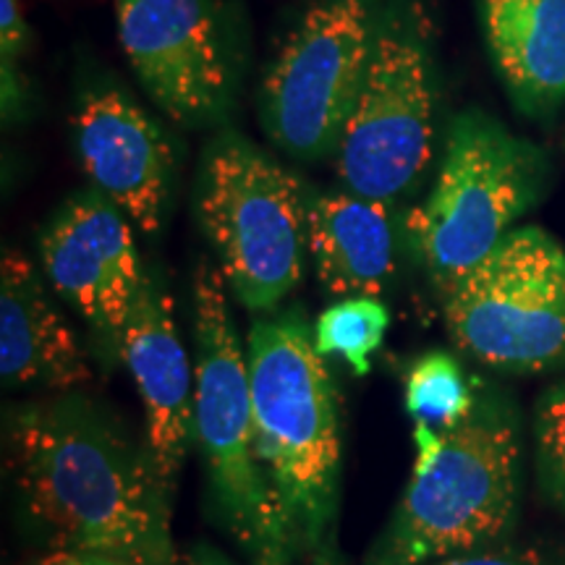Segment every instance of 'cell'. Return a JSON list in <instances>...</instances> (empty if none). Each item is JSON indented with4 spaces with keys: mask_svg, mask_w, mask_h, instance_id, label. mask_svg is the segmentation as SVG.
<instances>
[{
    "mask_svg": "<svg viewBox=\"0 0 565 565\" xmlns=\"http://www.w3.org/2000/svg\"><path fill=\"white\" fill-rule=\"evenodd\" d=\"M13 471L32 519L89 565H175L168 487L147 448L84 395L13 419Z\"/></svg>",
    "mask_w": 565,
    "mask_h": 565,
    "instance_id": "1",
    "label": "cell"
},
{
    "mask_svg": "<svg viewBox=\"0 0 565 565\" xmlns=\"http://www.w3.org/2000/svg\"><path fill=\"white\" fill-rule=\"evenodd\" d=\"M254 450L288 542L320 550L335 513L341 429L335 385L296 315L257 320L246 338Z\"/></svg>",
    "mask_w": 565,
    "mask_h": 565,
    "instance_id": "2",
    "label": "cell"
},
{
    "mask_svg": "<svg viewBox=\"0 0 565 565\" xmlns=\"http://www.w3.org/2000/svg\"><path fill=\"white\" fill-rule=\"evenodd\" d=\"M194 437L212 500L249 553L278 565L291 542L254 450L249 359L231 320L228 282L207 263L194 273Z\"/></svg>",
    "mask_w": 565,
    "mask_h": 565,
    "instance_id": "3",
    "label": "cell"
},
{
    "mask_svg": "<svg viewBox=\"0 0 565 565\" xmlns=\"http://www.w3.org/2000/svg\"><path fill=\"white\" fill-rule=\"evenodd\" d=\"M547 158L490 113L448 124L433 192L406 221L412 244L440 286L487 257L545 186Z\"/></svg>",
    "mask_w": 565,
    "mask_h": 565,
    "instance_id": "4",
    "label": "cell"
},
{
    "mask_svg": "<svg viewBox=\"0 0 565 565\" xmlns=\"http://www.w3.org/2000/svg\"><path fill=\"white\" fill-rule=\"evenodd\" d=\"M196 212L244 309L273 312L299 286L309 252L307 189L257 145L233 131L210 141Z\"/></svg>",
    "mask_w": 565,
    "mask_h": 565,
    "instance_id": "5",
    "label": "cell"
},
{
    "mask_svg": "<svg viewBox=\"0 0 565 565\" xmlns=\"http://www.w3.org/2000/svg\"><path fill=\"white\" fill-rule=\"evenodd\" d=\"M414 440V475L387 536L391 563L424 565L498 540L515 508L511 424L471 416L448 433L416 424Z\"/></svg>",
    "mask_w": 565,
    "mask_h": 565,
    "instance_id": "6",
    "label": "cell"
},
{
    "mask_svg": "<svg viewBox=\"0 0 565 565\" xmlns=\"http://www.w3.org/2000/svg\"><path fill=\"white\" fill-rule=\"evenodd\" d=\"M435 110L427 17L401 0L380 11L370 71L338 145L345 192L385 204L414 192L435 158Z\"/></svg>",
    "mask_w": 565,
    "mask_h": 565,
    "instance_id": "7",
    "label": "cell"
},
{
    "mask_svg": "<svg viewBox=\"0 0 565 565\" xmlns=\"http://www.w3.org/2000/svg\"><path fill=\"white\" fill-rule=\"evenodd\" d=\"M454 343L498 370L534 372L565 359V246L513 228L487 257L443 286Z\"/></svg>",
    "mask_w": 565,
    "mask_h": 565,
    "instance_id": "8",
    "label": "cell"
},
{
    "mask_svg": "<svg viewBox=\"0 0 565 565\" xmlns=\"http://www.w3.org/2000/svg\"><path fill=\"white\" fill-rule=\"evenodd\" d=\"M377 0H312L259 87V118L296 160L338 152L377 40Z\"/></svg>",
    "mask_w": 565,
    "mask_h": 565,
    "instance_id": "9",
    "label": "cell"
},
{
    "mask_svg": "<svg viewBox=\"0 0 565 565\" xmlns=\"http://www.w3.org/2000/svg\"><path fill=\"white\" fill-rule=\"evenodd\" d=\"M118 40L158 110L183 129L221 124L236 95V51L217 0H113Z\"/></svg>",
    "mask_w": 565,
    "mask_h": 565,
    "instance_id": "10",
    "label": "cell"
},
{
    "mask_svg": "<svg viewBox=\"0 0 565 565\" xmlns=\"http://www.w3.org/2000/svg\"><path fill=\"white\" fill-rule=\"evenodd\" d=\"M131 225L92 189L63 202L40 233L42 270L55 294L116 343L147 275Z\"/></svg>",
    "mask_w": 565,
    "mask_h": 565,
    "instance_id": "11",
    "label": "cell"
},
{
    "mask_svg": "<svg viewBox=\"0 0 565 565\" xmlns=\"http://www.w3.org/2000/svg\"><path fill=\"white\" fill-rule=\"evenodd\" d=\"M71 134L92 189L137 228L160 231L175 179V150L166 129L124 89L103 84L79 97Z\"/></svg>",
    "mask_w": 565,
    "mask_h": 565,
    "instance_id": "12",
    "label": "cell"
},
{
    "mask_svg": "<svg viewBox=\"0 0 565 565\" xmlns=\"http://www.w3.org/2000/svg\"><path fill=\"white\" fill-rule=\"evenodd\" d=\"M118 351L145 406L147 450L162 482L171 487L194 433V370L175 330L173 299L152 275L141 280Z\"/></svg>",
    "mask_w": 565,
    "mask_h": 565,
    "instance_id": "13",
    "label": "cell"
},
{
    "mask_svg": "<svg viewBox=\"0 0 565 565\" xmlns=\"http://www.w3.org/2000/svg\"><path fill=\"white\" fill-rule=\"evenodd\" d=\"M0 374L11 387L74 391L92 377L74 330L53 307L40 273L21 252L0 265Z\"/></svg>",
    "mask_w": 565,
    "mask_h": 565,
    "instance_id": "14",
    "label": "cell"
},
{
    "mask_svg": "<svg viewBox=\"0 0 565 565\" xmlns=\"http://www.w3.org/2000/svg\"><path fill=\"white\" fill-rule=\"evenodd\" d=\"M479 21L515 108L553 116L565 103V0H479Z\"/></svg>",
    "mask_w": 565,
    "mask_h": 565,
    "instance_id": "15",
    "label": "cell"
},
{
    "mask_svg": "<svg viewBox=\"0 0 565 565\" xmlns=\"http://www.w3.org/2000/svg\"><path fill=\"white\" fill-rule=\"evenodd\" d=\"M309 254L330 294L380 296L395 273L398 238L391 204L353 192L309 196Z\"/></svg>",
    "mask_w": 565,
    "mask_h": 565,
    "instance_id": "16",
    "label": "cell"
},
{
    "mask_svg": "<svg viewBox=\"0 0 565 565\" xmlns=\"http://www.w3.org/2000/svg\"><path fill=\"white\" fill-rule=\"evenodd\" d=\"M406 412L416 424L448 433L471 419L475 393L461 364L450 353L429 351L408 366L406 372Z\"/></svg>",
    "mask_w": 565,
    "mask_h": 565,
    "instance_id": "17",
    "label": "cell"
},
{
    "mask_svg": "<svg viewBox=\"0 0 565 565\" xmlns=\"http://www.w3.org/2000/svg\"><path fill=\"white\" fill-rule=\"evenodd\" d=\"M391 312L370 296H353L328 307L317 317L315 349L320 356H341L356 377L372 370V353L385 341Z\"/></svg>",
    "mask_w": 565,
    "mask_h": 565,
    "instance_id": "18",
    "label": "cell"
},
{
    "mask_svg": "<svg viewBox=\"0 0 565 565\" xmlns=\"http://www.w3.org/2000/svg\"><path fill=\"white\" fill-rule=\"evenodd\" d=\"M540 440L557 492L565 498V393L550 395L545 408H542Z\"/></svg>",
    "mask_w": 565,
    "mask_h": 565,
    "instance_id": "19",
    "label": "cell"
},
{
    "mask_svg": "<svg viewBox=\"0 0 565 565\" xmlns=\"http://www.w3.org/2000/svg\"><path fill=\"white\" fill-rule=\"evenodd\" d=\"M30 45V26L21 13L19 0H0V55H3V71H13L19 55Z\"/></svg>",
    "mask_w": 565,
    "mask_h": 565,
    "instance_id": "20",
    "label": "cell"
},
{
    "mask_svg": "<svg viewBox=\"0 0 565 565\" xmlns=\"http://www.w3.org/2000/svg\"><path fill=\"white\" fill-rule=\"evenodd\" d=\"M424 565H550L545 557L536 553H515V550H503V553H461L448 555L440 561L424 563Z\"/></svg>",
    "mask_w": 565,
    "mask_h": 565,
    "instance_id": "21",
    "label": "cell"
},
{
    "mask_svg": "<svg viewBox=\"0 0 565 565\" xmlns=\"http://www.w3.org/2000/svg\"><path fill=\"white\" fill-rule=\"evenodd\" d=\"M183 565H233V563L225 561L223 555H217L215 550L194 547L192 553L183 557Z\"/></svg>",
    "mask_w": 565,
    "mask_h": 565,
    "instance_id": "22",
    "label": "cell"
},
{
    "mask_svg": "<svg viewBox=\"0 0 565 565\" xmlns=\"http://www.w3.org/2000/svg\"><path fill=\"white\" fill-rule=\"evenodd\" d=\"M55 561H58V565H89L87 561H82V557L66 553V550H55Z\"/></svg>",
    "mask_w": 565,
    "mask_h": 565,
    "instance_id": "23",
    "label": "cell"
},
{
    "mask_svg": "<svg viewBox=\"0 0 565 565\" xmlns=\"http://www.w3.org/2000/svg\"><path fill=\"white\" fill-rule=\"evenodd\" d=\"M40 565H58V561H55V553L51 557H45V561H42Z\"/></svg>",
    "mask_w": 565,
    "mask_h": 565,
    "instance_id": "24",
    "label": "cell"
}]
</instances>
